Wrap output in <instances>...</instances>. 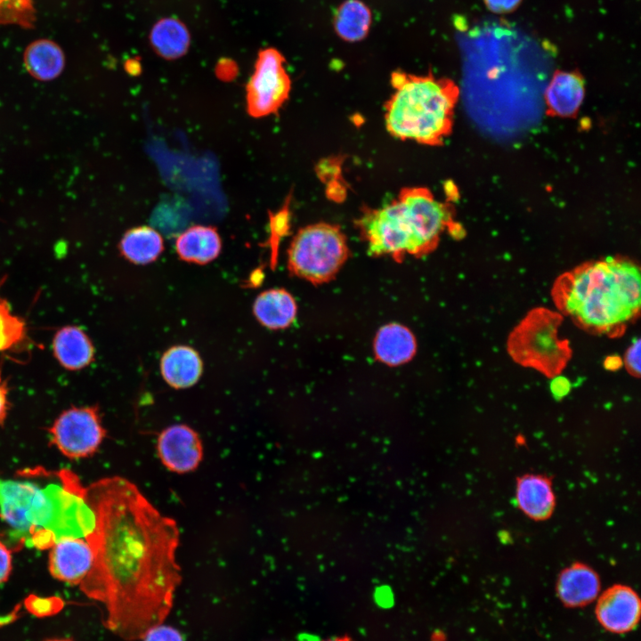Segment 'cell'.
I'll return each mask as SVG.
<instances>
[{
  "mask_svg": "<svg viewBox=\"0 0 641 641\" xmlns=\"http://www.w3.org/2000/svg\"><path fill=\"white\" fill-rule=\"evenodd\" d=\"M84 494L95 525L85 537L93 563L80 589L102 605L106 629L141 639L168 615L182 580L177 523L123 477L101 479Z\"/></svg>",
  "mask_w": 641,
  "mask_h": 641,
  "instance_id": "6da1fadb",
  "label": "cell"
},
{
  "mask_svg": "<svg viewBox=\"0 0 641 641\" xmlns=\"http://www.w3.org/2000/svg\"><path fill=\"white\" fill-rule=\"evenodd\" d=\"M551 295L560 313L579 327L619 337L639 314V268L629 259L614 256L585 263L560 275Z\"/></svg>",
  "mask_w": 641,
  "mask_h": 641,
  "instance_id": "7a4b0ae2",
  "label": "cell"
},
{
  "mask_svg": "<svg viewBox=\"0 0 641 641\" xmlns=\"http://www.w3.org/2000/svg\"><path fill=\"white\" fill-rule=\"evenodd\" d=\"M62 481L63 485L40 487L0 478V515L27 547L48 548L64 538L85 539L93 531L95 516L85 488L67 472Z\"/></svg>",
  "mask_w": 641,
  "mask_h": 641,
  "instance_id": "3957f363",
  "label": "cell"
},
{
  "mask_svg": "<svg viewBox=\"0 0 641 641\" xmlns=\"http://www.w3.org/2000/svg\"><path fill=\"white\" fill-rule=\"evenodd\" d=\"M450 204L435 199L426 187H405L390 203L364 207L356 226L371 256H390L400 262L406 256L421 257L437 247L442 233L452 227Z\"/></svg>",
  "mask_w": 641,
  "mask_h": 641,
  "instance_id": "277c9868",
  "label": "cell"
},
{
  "mask_svg": "<svg viewBox=\"0 0 641 641\" xmlns=\"http://www.w3.org/2000/svg\"><path fill=\"white\" fill-rule=\"evenodd\" d=\"M394 93L385 104L388 133L402 141L441 145L450 134L459 90L450 78L402 71L391 75Z\"/></svg>",
  "mask_w": 641,
  "mask_h": 641,
  "instance_id": "5b68a950",
  "label": "cell"
},
{
  "mask_svg": "<svg viewBox=\"0 0 641 641\" xmlns=\"http://www.w3.org/2000/svg\"><path fill=\"white\" fill-rule=\"evenodd\" d=\"M560 312L531 309L509 334L507 351L513 361L548 377L560 375L572 357L570 343L559 338Z\"/></svg>",
  "mask_w": 641,
  "mask_h": 641,
  "instance_id": "8992f818",
  "label": "cell"
},
{
  "mask_svg": "<svg viewBox=\"0 0 641 641\" xmlns=\"http://www.w3.org/2000/svg\"><path fill=\"white\" fill-rule=\"evenodd\" d=\"M349 256L346 238L331 223H317L301 228L288 249L289 272L313 284L332 280Z\"/></svg>",
  "mask_w": 641,
  "mask_h": 641,
  "instance_id": "52a82bcc",
  "label": "cell"
},
{
  "mask_svg": "<svg viewBox=\"0 0 641 641\" xmlns=\"http://www.w3.org/2000/svg\"><path fill=\"white\" fill-rule=\"evenodd\" d=\"M280 51L268 47L258 53L254 71L246 85V109L259 118L275 114L288 99L291 80Z\"/></svg>",
  "mask_w": 641,
  "mask_h": 641,
  "instance_id": "ba28073f",
  "label": "cell"
},
{
  "mask_svg": "<svg viewBox=\"0 0 641 641\" xmlns=\"http://www.w3.org/2000/svg\"><path fill=\"white\" fill-rule=\"evenodd\" d=\"M49 431L53 443L69 458L94 454L106 434L95 406L72 407L64 410Z\"/></svg>",
  "mask_w": 641,
  "mask_h": 641,
  "instance_id": "9c48e42d",
  "label": "cell"
},
{
  "mask_svg": "<svg viewBox=\"0 0 641 641\" xmlns=\"http://www.w3.org/2000/svg\"><path fill=\"white\" fill-rule=\"evenodd\" d=\"M595 613L606 630L623 634L633 630L641 614V602L637 592L629 586L609 587L597 598Z\"/></svg>",
  "mask_w": 641,
  "mask_h": 641,
  "instance_id": "30bf717a",
  "label": "cell"
},
{
  "mask_svg": "<svg viewBox=\"0 0 641 641\" xmlns=\"http://www.w3.org/2000/svg\"><path fill=\"white\" fill-rule=\"evenodd\" d=\"M157 450L163 465L179 474L195 470L203 458L198 433L181 424L170 426L159 434Z\"/></svg>",
  "mask_w": 641,
  "mask_h": 641,
  "instance_id": "8fae6325",
  "label": "cell"
},
{
  "mask_svg": "<svg viewBox=\"0 0 641 641\" xmlns=\"http://www.w3.org/2000/svg\"><path fill=\"white\" fill-rule=\"evenodd\" d=\"M93 563V549L84 538H64L51 548L49 570L52 576L61 581L79 585Z\"/></svg>",
  "mask_w": 641,
  "mask_h": 641,
  "instance_id": "7c38bea8",
  "label": "cell"
},
{
  "mask_svg": "<svg viewBox=\"0 0 641 641\" xmlns=\"http://www.w3.org/2000/svg\"><path fill=\"white\" fill-rule=\"evenodd\" d=\"M556 588L564 605L576 608L588 605L596 599L601 582L598 574L590 566L574 563L561 571Z\"/></svg>",
  "mask_w": 641,
  "mask_h": 641,
  "instance_id": "4fadbf2b",
  "label": "cell"
},
{
  "mask_svg": "<svg viewBox=\"0 0 641 641\" xmlns=\"http://www.w3.org/2000/svg\"><path fill=\"white\" fill-rule=\"evenodd\" d=\"M515 500L519 509L530 519L544 521L552 515L556 497L551 479L539 474H525L516 479Z\"/></svg>",
  "mask_w": 641,
  "mask_h": 641,
  "instance_id": "5bb4252c",
  "label": "cell"
},
{
  "mask_svg": "<svg viewBox=\"0 0 641 641\" xmlns=\"http://www.w3.org/2000/svg\"><path fill=\"white\" fill-rule=\"evenodd\" d=\"M584 95V80L578 72L556 71L544 93L547 114L561 118L573 117Z\"/></svg>",
  "mask_w": 641,
  "mask_h": 641,
  "instance_id": "9a60e30c",
  "label": "cell"
},
{
  "mask_svg": "<svg viewBox=\"0 0 641 641\" xmlns=\"http://www.w3.org/2000/svg\"><path fill=\"white\" fill-rule=\"evenodd\" d=\"M53 353L58 363L70 371L89 366L94 359V347L88 335L77 326H65L55 333Z\"/></svg>",
  "mask_w": 641,
  "mask_h": 641,
  "instance_id": "2e32d148",
  "label": "cell"
},
{
  "mask_svg": "<svg viewBox=\"0 0 641 641\" xmlns=\"http://www.w3.org/2000/svg\"><path fill=\"white\" fill-rule=\"evenodd\" d=\"M160 371L170 386L184 389L199 381L203 371V362L195 349L187 345H174L163 353Z\"/></svg>",
  "mask_w": 641,
  "mask_h": 641,
  "instance_id": "e0dca14e",
  "label": "cell"
},
{
  "mask_svg": "<svg viewBox=\"0 0 641 641\" xmlns=\"http://www.w3.org/2000/svg\"><path fill=\"white\" fill-rule=\"evenodd\" d=\"M222 249V239L215 227L193 225L179 234L175 240L178 256L188 263L206 264L214 261Z\"/></svg>",
  "mask_w": 641,
  "mask_h": 641,
  "instance_id": "ac0fdd59",
  "label": "cell"
},
{
  "mask_svg": "<svg viewBox=\"0 0 641 641\" xmlns=\"http://www.w3.org/2000/svg\"><path fill=\"white\" fill-rule=\"evenodd\" d=\"M417 343L412 332L398 323L383 326L374 340L377 359L390 366L408 362L414 356Z\"/></svg>",
  "mask_w": 641,
  "mask_h": 641,
  "instance_id": "d6986e66",
  "label": "cell"
},
{
  "mask_svg": "<svg viewBox=\"0 0 641 641\" xmlns=\"http://www.w3.org/2000/svg\"><path fill=\"white\" fill-rule=\"evenodd\" d=\"M294 297L283 288L268 289L259 294L253 304L256 320L270 329L288 328L296 315Z\"/></svg>",
  "mask_w": 641,
  "mask_h": 641,
  "instance_id": "ffe728a7",
  "label": "cell"
},
{
  "mask_svg": "<svg viewBox=\"0 0 641 641\" xmlns=\"http://www.w3.org/2000/svg\"><path fill=\"white\" fill-rule=\"evenodd\" d=\"M23 63L33 78L47 82L57 78L62 73L65 55L61 47L54 41L38 39L26 47Z\"/></svg>",
  "mask_w": 641,
  "mask_h": 641,
  "instance_id": "44dd1931",
  "label": "cell"
},
{
  "mask_svg": "<svg viewBox=\"0 0 641 641\" xmlns=\"http://www.w3.org/2000/svg\"><path fill=\"white\" fill-rule=\"evenodd\" d=\"M121 255L129 262L147 264L156 261L164 251V240L152 227L142 225L127 230L119 242Z\"/></svg>",
  "mask_w": 641,
  "mask_h": 641,
  "instance_id": "7402d4cb",
  "label": "cell"
},
{
  "mask_svg": "<svg viewBox=\"0 0 641 641\" xmlns=\"http://www.w3.org/2000/svg\"><path fill=\"white\" fill-rule=\"evenodd\" d=\"M371 20L372 14L367 4L360 0H346L335 12L334 28L343 40L358 42L367 37Z\"/></svg>",
  "mask_w": 641,
  "mask_h": 641,
  "instance_id": "603a6c76",
  "label": "cell"
},
{
  "mask_svg": "<svg viewBox=\"0 0 641 641\" xmlns=\"http://www.w3.org/2000/svg\"><path fill=\"white\" fill-rule=\"evenodd\" d=\"M150 42L160 56L175 59L186 53L190 44V35L180 21L165 19L154 26L150 33Z\"/></svg>",
  "mask_w": 641,
  "mask_h": 641,
  "instance_id": "cb8c5ba5",
  "label": "cell"
},
{
  "mask_svg": "<svg viewBox=\"0 0 641 641\" xmlns=\"http://www.w3.org/2000/svg\"><path fill=\"white\" fill-rule=\"evenodd\" d=\"M26 321L14 314L8 302L0 296V353L11 351L27 339Z\"/></svg>",
  "mask_w": 641,
  "mask_h": 641,
  "instance_id": "d4e9b609",
  "label": "cell"
},
{
  "mask_svg": "<svg viewBox=\"0 0 641 641\" xmlns=\"http://www.w3.org/2000/svg\"><path fill=\"white\" fill-rule=\"evenodd\" d=\"M290 212L288 208V201L277 212L270 213L269 215V227H270V237L268 244L271 247L273 259L272 264H275L276 255L278 252V247L280 239L288 232L289 229Z\"/></svg>",
  "mask_w": 641,
  "mask_h": 641,
  "instance_id": "484cf974",
  "label": "cell"
},
{
  "mask_svg": "<svg viewBox=\"0 0 641 641\" xmlns=\"http://www.w3.org/2000/svg\"><path fill=\"white\" fill-rule=\"evenodd\" d=\"M26 605L33 613L45 616L61 608L62 602L56 597L30 596L26 600Z\"/></svg>",
  "mask_w": 641,
  "mask_h": 641,
  "instance_id": "4316f807",
  "label": "cell"
},
{
  "mask_svg": "<svg viewBox=\"0 0 641 641\" xmlns=\"http://www.w3.org/2000/svg\"><path fill=\"white\" fill-rule=\"evenodd\" d=\"M141 639L142 641H184L182 634L176 629L162 623L150 628Z\"/></svg>",
  "mask_w": 641,
  "mask_h": 641,
  "instance_id": "83f0119b",
  "label": "cell"
},
{
  "mask_svg": "<svg viewBox=\"0 0 641 641\" xmlns=\"http://www.w3.org/2000/svg\"><path fill=\"white\" fill-rule=\"evenodd\" d=\"M640 344L639 338L634 339L622 359L627 371L635 377H640Z\"/></svg>",
  "mask_w": 641,
  "mask_h": 641,
  "instance_id": "f1b7e54d",
  "label": "cell"
},
{
  "mask_svg": "<svg viewBox=\"0 0 641 641\" xmlns=\"http://www.w3.org/2000/svg\"><path fill=\"white\" fill-rule=\"evenodd\" d=\"M521 0H484L486 6L495 13H505L516 8Z\"/></svg>",
  "mask_w": 641,
  "mask_h": 641,
  "instance_id": "f546056e",
  "label": "cell"
},
{
  "mask_svg": "<svg viewBox=\"0 0 641 641\" xmlns=\"http://www.w3.org/2000/svg\"><path fill=\"white\" fill-rule=\"evenodd\" d=\"M12 570V556L10 550L0 541V584L4 582Z\"/></svg>",
  "mask_w": 641,
  "mask_h": 641,
  "instance_id": "4dcf8cb0",
  "label": "cell"
},
{
  "mask_svg": "<svg viewBox=\"0 0 641 641\" xmlns=\"http://www.w3.org/2000/svg\"><path fill=\"white\" fill-rule=\"evenodd\" d=\"M8 409V383L7 380L4 378L2 369H0V425L4 423L7 417Z\"/></svg>",
  "mask_w": 641,
  "mask_h": 641,
  "instance_id": "1f68e13d",
  "label": "cell"
},
{
  "mask_svg": "<svg viewBox=\"0 0 641 641\" xmlns=\"http://www.w3.org/2000/svg\"><path fill=\"white\" fill-rule=\"evenodd\" d=\"M553 380L551 382V391L555 397H564L568 394L570 391V382L569 380L561 376H556L552 377Z\"/></svg>",
  "mask_w": 641,
  "mask_h": 641,
  "instance_id": "d6a6232c",
  "label": "cell"
},
{
  "mask_svg": "<svg viewBox=\"0 0 641 641\" xmlns=\"http://www.w3.org/2000/svg\"><path fill=\"white\" fill-rule=\"evenodd\" d=\"M604 363V368L608 370H617L623 365L622 359L617 355L608 356Z\"/></svg>",
  "mask_w": 641,
  "mask_h": 641,
  "instance_id": "836d02e7",
  "label": "cell"
},
{
  "mask_svg": "<svg viewBox=\"0 0 641 641\" xmlns=\"http://www.w3.org/2000/svg\"><path fill=\"white\" fill-rule=\"evenodd\" d=\"M18 617V608L12 610V612H9L7 613H0V627L8 625L13 621H15Z\"/></svg>",
  "mask_w": 641,
  "mask_h": 641,
  "instance_id": "e575fe53",
  "label": "cell"
},
{
  "mask_svg": "<svg viewBox=\"0 0 641 641\" xmlns=\"http://www.w3.org/2000/svg\"><path fill=\"white\" fill-rule=\"evenodd\" d=\"M321 641H354L352 637L348 636H343V637H334L330 638H327Z\"/></svg>",
  "mask_w": 641,
  "mask_h": 641,
  "instance_id": "d590c367",
  "label": "cell"
},
{
  "mask_svg": "<svg viewBox=\"0 0 641 641\" xmlns=\"http://www.w3.org/2000/svg\"><path fill=\"white\" fill-rule=\"evenodd\" d=\"M47 641H71V640H69V639H59V638H57V639H50V640H47Z\"/></svg>",
  "mask_w": 641,
  "mask_h": 641,
  "instance_id": "8d00e7d4",
  "label": "cell"
}]
</instances>
